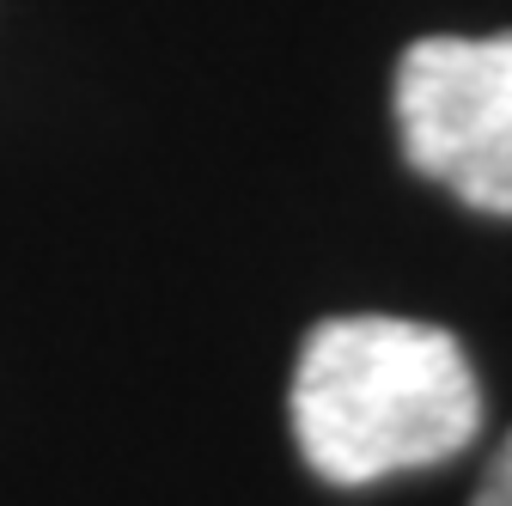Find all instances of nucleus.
Instances as JSON below:
<instances>
[{"label": "nucleus", "mask_w": 512, "mask_h": 506, "mask_svg": "<svg viewBox=\"0 0 512 506\" xmlns=\"http://www.w3.org/2000/svg\"><path fill=\"white\" fill-rule=\"evenodd\" d=\"M482 391L464 348L415 318H330L293 366V439L305 464L360 488L464 452Z\"/></svg>", "instance_id": "obj_1"}, {"label": "nucleus", "mask_w": 512, "mask_h": 506, "mask_svg": "<svg viewBox=\"0 0 512 506\" xmlns=\"http://www.w3.org/2000/svg\"><path fill=\"white\" fill-rule=\"evenodd\" d=\"M397 135L464 208L512 214V31L415 43L397 68Z\"/></svg>", "instance_id": "obj_2"}, {"label": "nucleus", "mask_w": 512, "mask_h": 506, "mask_svg": "<svg viewBox=\"0 0 512 506\" xmlns=\"http://www.w3.org/2000/svg\"><path fill=\"white\" fill-rule=\"evenodd\" d=\"M476 506H512V433H506V446L494 452V464L476 488Z\"/></svg>", "instance_id": "obj_3"}]
</instances>
